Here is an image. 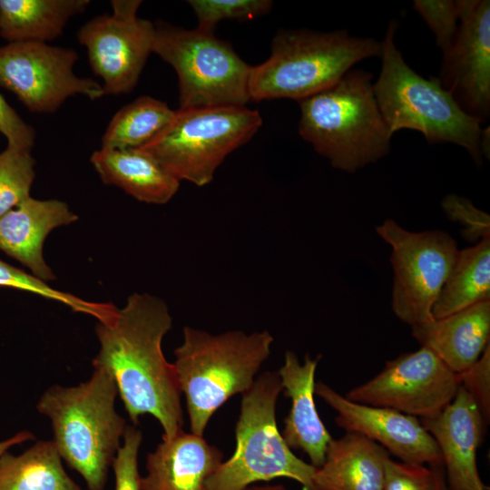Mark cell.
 Returning a JSON list of instances; mask_svg holds the SVG:
<instances>
[{
    "label": "cell",
    "mask_w": 490,
    "mask_h": 490,
    "mask_svg": "<svg viewBox=\"0 0 490 490\" xmlns=\"http://www.w3.org/2000/svg\"><path fill=\"white\" fill-rule=\"evenodd\" d=\"M172 327V318L162 299L133 293L113 318L97 321L100 349L92 363L113 377L133 425L141 416L152 415L162 427V439L176 436L183 426L177 374L162 349Z\"/></svg>",
    "instance_id": "cell-1"
},
{
    "label": "cell",
    "mask_w": 490,
    "mask_h": 490,
    "mask_svg": "<svg viewBox=\"0 0 490 490\" xmlns=\"http://www.w3.org/2000/svg\"><path fill=\"white\" fill-rule=\"evenodd\" d=\"M93 368L85 382L49 387L36 408L51 420L61 458L80 474L88 490H103L127 426L115 410L113 377L102 366Z\"/></svg>",
    "instance_id": "cell-2"
},
{
    "label": "cell",
    "mask_w": 490,
    "mask_h": 490,
    "mask_svg": "<svg viewBox=\"0 0 490 490\" xmlns=\"http://www.w3.org/2000/svg\"><path fill=\"white\" fill-rule=\"evenodd\" d=\"M372 74L349 70L332 86L299 101V133L331 166L348 172L390 151L392 134L378 109Z\"/></svg>",
    "instance_id": "cell-3"
},
{
    "label": "cell",
    "mask_w": 490,
    "mask_h": 490,
    "mask_svg": "<svg viewBox=\"0 0 490 490\" xmlns=\"http://www.w3.org/2000/svg\"><path fill=\"white\" fill-rule=\"evenodd\" d=\"M272 342L267 330L212 335L191 327L183 328L173 365L192 434L202 436L212 415L231 397L250 388Z\"/></svg>",
    "instance_id": "cell-4"
},
{
    "label": "cell",
    "mask_w": 490,
    "mask_h": 490,
    "mask_svg": "<svg viewBox=\"0 0 490 490\" xmlns=\"http://www.w3.org/2000/svg\"><path fill=\"white\" fill-rule=\"evenodd\" d=\"M397 25L391 20L386 31L381 72L373 83L378 109L390 133L403 129L417 131L428 143L463 147L481 164V122L458 105L437 77L426 79L406 63L394 41Z\"/></svg>",
    "instance_id": "cell-5"
},
{
    "label": "cell",
    "mask_w": 490,
    "mask_h": 490,
    "mask_svg": "<svg viewBox=\"0 0 490 490\" xmlns=\"http://www.w3.org/2000/svg\"><path fill=\"white\" fill-rule=\"evenodd\" d=\"M381 54L382 42L352 36L345 30H280L270 57L250 67V100L299 102L332 86L360 61Z\"/></svg>",
    "instance_id": "cell-6"
},
{
    "label": "cell",
    "mask_w": 490,
    "mask_h": 490,
    "mask_svg": "<svg viewBox=\"0 0 490 490\" xmlns=\"http://www.w3.org/2000/svg\"><path fill=\"white\" fill-rule=\"evenodd\" d=\"M282 390L279 372L267 371L242 394L235 451L207 478L206 490H245L279 477L316 490V467L296 456L278 429L276 403Z\"/></svg>",
    "instance_id": "cell-7"
},
{
    "label": "cell",
    "mask_w": 490,
    "mask_h": 490,
    "mask_svg": "<svg viewBox=\"0 0 490 490\" xmlns=\"http://www.w3.org/2000/svg\"><path fill=\"white\" fill-rule=\"evenodd\" d=\"M261 124L260 113L246 106L179 108L169 124L138 150L180 181L204 186L225 158L250 141Z\"/></svg>",
    "instance_id": "cell-8"
},
{
    "label": "cell",
    "mask_w": 490,
    "mask_h": 490,
    "mask_svg": "<svg viewBox=\"0 0 490 490\" xmlns=\"http://www.w3.org/2000/svg\"><path fill=\"white\" fill-rule=\"evenodd\" d=\"M154 26L152 52L174 68L181 109L245 106L250 100V66L229 43L198 28Z\"/></svg>",
    "instance_id": "cell-9"
},
{
    "label": "cell",
    "mask_w": 490,
    "mask_h": 490,
    "mask_svg": "<svg viewBox=\"0 0 490 490\" xmlns=\"http://www.w3.org/2000/svg\"><path fill=\"white\" fill-rule=\"evenodd\" d=\"M377 233L392 250L394 313L410 327L431 321L433 306L459 250L455 240L439 230L409 231L394 220L377 226Z\"/></svg>",
    "instance_id": "cell-10"
},
{
    "label": "cell",
    "mask_w": 490,
    "mask_h": 490,
    "mask_svg": "<svg viewBox=\"0 0 490 490\" xmlns=\"http://www.w3.org/2000/svg\"><path fill=\"white\" fill-rule=\"evenodd\" d=\"M74 49L45 43H8L0 46V85L16 95L31 113H54L70 96L91 100L104 95L102 84L74 73Z\"/></svg>",
    "instance_id": "cell-11"
},
{
    "label": "cell",
    "mask_w": 490,
    "mask_h": 490,
    "mask_svg": "<svg viewBox=\"0 0 490 490\" xmlns=\"http://www.w3.org/2000/svg\"><path fill=\"white\" fill-rule=\"evenodd\" d=\"M459 386L458 375L435 353L421 347L387 361L377 376L351 389L346 397L420 419L438 414L453 400Z\"/></svg>",
    "instance_id": "cell-12"
},
{
    "label": "cell",
    "mask_w": 490,
    "mask_h": 490,
    "mask_svg": "<svg viewBox=\"0 0 490 490\" xmlns=\"http://www.w3.org/2000/svg\"><path fill=\"white\" fill-rule=\"evenodd\" d=\"M113 15L85 23L77 38L86 47L93 72L104 94L128 93L135 87L152 52L155 26L137 16L141 1L113 0Z\"/></svg>",
    "instance_id": "cell-13"
},
{
    "label": "cell",
    "mask_w": 490,
    "mask_h": 490,
    "mask_svg": "<svg viewBox=\"0 0 490 490\" xmlns=\"http://www.w3.org/2000/svg\"><path fill=\"white\" fill-rule=\"evenodd\" d=\"M459 24L443 54L438 80L458 105L481 123L490 115V2L456 1Z\"/></svg>",
    "instance_id": "cell-14"
},
{
    "label": "cell",
    "mask_w": 490,
    "mask_h": 490,
    "mask_svg": "<svg viewBox=\"0 0 490 490\" xmlns=\"http://www.w3.org/2000/svg\"><path fill=\"white\" fill-rule=\"evenodd\" d=\"M315 394L337 412L335 421L346 432L368 437L402 462L443 466L439 447L419 418L389 407L353 402L323 382L316 383Z\"/></svg>",
    "instance_id": "cell-15"
},
{
    "label": "cell",
    "mask_w": 490,
    "mask_h": 490,
    "mask_svg": "<svg viewBox=\"0 0 490 490\" xmlns=\"http://www.w3.org/2000/svg\"><path fill=\"white\" fill-rule=\"evenodd\" d=\"M419 420L439 447L450 490H490L482 481L476 463V451L487 424L462 386L438 414Z\"/></svg>",
    "instance_id": "cell-16"
},
{
    "label": "cell",
    "mask_w": 490,
    "mask_h": 490,
    "mask_svg": "<svg viewBox=\"0 0 490 490\" xmlns=\"http://www.w3.org/2000/svg\"><path fill=\"white\" fill-rule=\"evenodd\" d=\"M77 220L65 202L30 196L0 218V250L43 282L54 280L43 256L44 240L53 230Z\"/></svg>",
    "instance_id": "cell-17"
},
{
    "label": "cell",
    "mask_w": 490,
    "mask_h": 490,
    "mask_svg": "<svg viewBox=\"0 0 490 490\" xmlns=\"http://www.w3.org/2000/svg\"><path fill=\"white\" fill-rule=\"evenodd\" d=\"M319 357L309 355L301 364L297 355L288 350L284 364L278 371L285 395L290 398L291 407L284 420L282 436L289 448L308 455L310 465L319 467L324 460L328 443L332 439L316 408L315 373Z\"/></svg>",
    "instance_id": "cell-18"
},
{
    "label": "cell",
    "mask_w": 490,
    "mask_h": 490,
    "mask_svg": "<svg viewBox=\"0 0 490 490\" xmlns=\"http://www.w3.org/2000/svg\"><path fill=\"white\" fill-rule=\"evenodd\" d=\"M222 457L202 436L181 431L148 454L141 490H206L205 482Z\"/></svg>",
    "instance_id": "cell-19"
},
{
    "label": "cell",
    "mask_w": 490,
    "mask_h": 490,
    "mask_svg": "<svg viewBox=\"0 0 490 490\" xmlns=\"http://www.w3.org/2000/svg\"><path fill=\"white\" fill-rule=\"evenodd\" d=\"M412 335L456 374L473 366L490 344V301L413 326Z\"/></svg>",
    "instance_id": "cell-20"
},
{
    "label": "cell",
    "mask_w": 490,
    "mask_h": 490,
    "mask_svg": "<svg viewBox=\"0 0 490 490\" xmlns=\"http://www.w3.org/2000/svg\"><path fill=\"white\" fill-rule=\"evenodd\" d=\"M389 453L377 442L347 432L328 445L323 464L315 469L316 490H383Z\"/></svg>",
    "instance_id": "cell-21"
},
{
    "label": "cell",
    "mask_w": 490,
    "mask_h": 490,
    "mask_svg": "<svg viewBox=\"0 0 490 490\" xmlns=\"http://www.w3.org/2000/svg\"><path fill=\"white\" fill-rule=\"evenodd\" d=\"M90 160L103 183L121 188L140 201L167 203L180 186L177 178L138 149L101 148Z\"/></svg>",
    "instance_id": "cell-22"
},
{
    "label": "cell",
    "mask_w": 490,
    "mask_h": 490,
    "mask_svg": "<svg viewBox=\"0 0 490 490\" xmlns=\"http://www.w3.org/2000/svg\"><path fill=\"white\" fill-rule=\"evenodd\" d=\"M89 4V0H0V35L8 43L47 44Z\"/></svg>",
    "instance_id": "cell-23"
},
{
    "label": "cell",
    "mask_w": 490,
    "mask_h": 490,
    "mask_svg": "<svg viewBox=\"0 0 490 490\" xmlns=\"http://www.w3.org/2000/svg\"><path fill=\"white\" fill-rule=\"evenodd\" d=\"M484 301H490V237L457 251L432 316L441 318Z\"/></svg>",
    "instance_id": "cell-24"
},
{
    "label": "cell",
    "mask_w": 490,
    "mask_h": 490,
    "mask_svg": "<svg viewBox=\"0 0 490 490\" xmlns=\"http://www.w3.org/2000/svg\"><path fill=\"white\" fill-rule=\"evenodd\" d=\"M0 490H81L66 473L53 440L0 458Z\"/></svg>",
    "instance_id": "cell-25"
},
{
    "label": "cell",
    "mask_w": 490,
    "mask_h": 490,
    "mask_svg": "<svg viewBox=\"0 0 490 490\" xmlns=\"http://www.w3.org/2000/svg\"><path fill=\"white\" fill-rule=\"evenodd\" d=\"M174 113L160 100L141 96L114 114L102 138V148H141L169 124Z\"/></svg>",
    "instance_id": "cell-26"
},
{
    "label": "cell",
    "mask_w": 490,
    "mask_h": 490,
    "mask_svg": "<svg viewBox=\"0 0 490 490\" xmlns=\"http://www.w3.org/2000/svg\"><path fill=\"white\" fill-rule=\"evenodd\" d=\"M0 288H11L34 293L60 302L75 312L90 315L98 321L112 318L117 308L112 303L90 302L73 294L53 289L32 274L0 260Z\"/></svg>",
    "instance_id": "cell-27"
},
{
    "label": "cell",
    "mask_w": 490,
    "mask_h": 490,
    "mask_svg": "<svg viewBox=\"0 0 490 490\" xmlns=\"http://www.w3.org/2000/svg\"><path fill=\"white\" fill-rule=\"evenodd\" d=\"M31 152L6 147L0 152V218L30 197L35 177Z\"/></svg>",
    "instance_id": "cell-28"
},
{
    "label": "cell",
    "mask_w": 490,
    "mask_h": 490,
    "mask_svg": "<svg viewBox=\"0 0 490 490\" xmlns=\"http://www.w3.org/2000/svg\"><path fill=\"white\" fill-rule=\"evenodd\" d=\"M197 19V28L212 32L214 25L221 20H251L267 14L272 7L269 0H191Z\"/></svg>",
    "instance_id": "cell-29"
},
{
    "label": "cell",
    "mask_w": 490,
    "mask_h": 490,
    "mask_svg": "<svg viewBox=\"0 0 490 490\" xmlns=\"http://www.w3.org/2000/svg\"><path fill=\"white\" fill-rule=\"evenodd\" d=\"M413 7L433 32L442 54L448 52L455 42L459 24L456 1L415 0Z\"/></svg>",
    "instance_id": "cell-30"
},
{
    "label": "cell",
    "mask_w": 490,
    "mask_h": 490,
    "mask_svg": "<svg viewBox=\"0 0 490 490\" xmlns=\"http://www.w3.org/2000/svg\"><path fill=\"white\" fill-rule=\"evenodd\" d=\"M112 466L115 478L114 490H141L138 469V452L142 440V432L134 426H127Z\"/></svg>",
    "instance_id": "cell-31"
},
{
    "label": "cell",
    "mask_w": 490,
    "mask_h": 490,
    "mask_svg": "<svg viewBox=\"0 0 490 490\" xmlns=\"http://www.w3.org/2000/svg\"><path fill=\"white\" fill-rule=\"evenodd\" d=\"M434 487L433 466L396 461L390 456L387 459L383 490H434Z\"/></svg>",
    "instance_id": "cell-32"
},
{
    "label": "cell",
    "mask_w": 490,
    "mask_h": 490,
    "mask_svg": "<svg viewBox=\"0 0 490 490\" xmlns=\"http://www.w3.org/2000/svg\"><path fill=\"white\" fill-rule=\"evenodd\" d=\"M442 207L449 218L465 226L464 238L472 241L489 237V215L475 208L469 200L449 194L443 200Z\"/></svg>",
    "instance_id": "cell-33"
},
{
    "label": "cell",
    "mask_w": 490,
    "mask_h": 490,
    "mask_svg": "<svg viewBox=\"0 0 490 490\" xmlns=\"http://www.w3.org/2000/svg\"><path fill=\"white\" fill-rule=\"evenodd\" d=\"M459 377L462 386L474 398L485 421L490 419V344L480 358Z\"/></svg>",
    "instance_id": "cell-34"
},
{
    "label": "cell",
    "mask_w": 490,
    "mask_h": 490,
    "mask_svg": "<svg viewBox=\"0 0 490 490\" xmlns=\"http://www.w3.org/2000/svg\"><path fill=\"white\" fill-rule=\"evenodd\" d=\"M0 133L7 140V147L32 151L34 129L26 123L0 93Z\"/></svg>",
    "instance_id": "cell-35"
},
{
    "label": "cell",
    "mask_w": 490,
    "mask_h": 490,
    "mask_svg": "<svg viewBox=\"0 0 490 490\" xmlns=\"http://www.w3.org/2000/svg\"><path fill=\"white\" fill-rule=\"evenodd\" d=\"M34 438V436L31 432L24 430L20 431L13 436H10L5 440L0 441V458L11 447Z\"/></svg>",
    "instance_id": "cell-36"
},
{
    "label": "cell",
    "mask_w": 490,
    "mask_h": 490,
    "mask_svg": "<svg viewBox=\"0 0 490 490\" xmlns=\"http://www.w3.org/2000/svg\"><path fill=\"white\" fill-rule=\"evenodd\" d=\"M435 469L434 490H450L446 485L445 469L443 466H433Z\"/></svg>",
    "instance_id": "cell-37"
},
{
    "label": "cell",
    "mask_w": 490,
    "mask_h": 490,
    "mask_svg": "<svg viewBox=\"0 0 490 490\" xmlns=\"http://www.w3.org/2000/svg\"><path fill=\"white\" fill-rule=\"evenodd\" d=\"M250 490H270V486H251Z\"/></svg>",
    "instance_id": "cell-38"
},
{
    "label": "cell",
    "mask_w": 490,
    "mask_h": 490,
    "mask_svg": "<svg viewBox=\"0 0 490 490\" xmlns=\"http://www.w3.org/2000/svg\"><path fill=\"white\" fill-rule=\"evenodd\" d=\"M270 490H287V489L283 487L282 485H273V486H270Z\"/></svg>",
    "instance_id": "cell-39"
},
{
    "label": "cell",
    "mask_w": 490,
    "mask_h": 490,
    "mask_svg": "<svg viewBox=\"0 0 490 490\" xmlns=\"http://www.w3.org/2000/svg\"><path fill=\"white\" fill-rule=\"evenodd\" d=\"M245 490H250V487L246 488Z\"/></svg>",
    "instance_id": "cell-40"
}]
</instances>
